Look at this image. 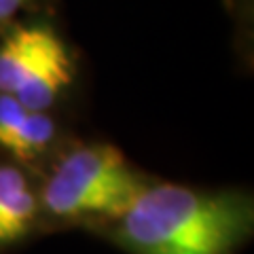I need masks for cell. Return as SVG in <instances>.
<instances>
[{"mask_svg":"<svg viewBox=\"0 0 254 254\" xmlns=\"http://www.w3.org/2000/svg\"><path fill=\"white\" fill-rule=\"evenodd\" d=\"M30 0H0V23H6L19 9H23Z\"/></svg>","mask_w":254,"mask_h":254,"instance_id":"6","label":"cell"},{"mask_svg":"<svg viewBox=\"0 0 254 254\" xmlns=\"http://www.w3.org/2000/svg\"><path fill=\"white\" fill-rule=\"evenodd\" d=\"M146 182L117 146L91 142L66 150L55 161L38 201L41 212L60 222H115Z\"/></svg>","mask_w":254,"mask_h":254,"instance_id":"2","label":"cell"},{"mask_svg":"<svg viewBox=\"0 0 254 254\" xmlns=\"http://www.w3.org/2000/svg\"><path fill=\"white\" fill-rule=\"evenodd\" d=\"M41 216L38 193L17 165L0 163V250L34 231Z\"/></svg>","mask_w":254,"mask_h":254,"instance_id":"5","label":"cell"},{"mask_svg":"<svg viewBox=\"0 0 254 254\" xmlns=\"http://www.w3.org/2000/svg\"><path fill=\"white\" fill-rule=\"evenodd\" d=\"M76 62L47 23L9 30L0 41V93L30 110H49L74 83Z\"/></svg>","mask_w":254,"mask_h":254,"instance_id":"3","label":"cell"},{"mask_svg":"<svg viewBox=\"0 0 254 254\" xmlns=\"http://www.w3.org/2000/svg\"><path fill=\"white\" fill-rule=\"evenodd\" d=\"M58 125L45 110H30L0 93V148L19 163H34L53 148Z\"/></svg>","mask_w":254,"mask_h":254,"instance_id":"4","label":"cell"},{"mask_svg":"<svg viewBox=\"0 0 254 254\" xmlns=\"http://www.w3.org/2000/svg\"><path fill=\"white\" fill-rule=\"evenodd\" d=\"M110 225L129 254H233L252 235L254 203L244 190L146 182Z\"/></svg>","mask_w":254,"mask_h":254,"instance_id":"1","label":"cell"}]
</instances>
